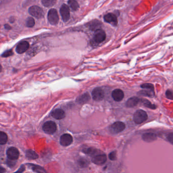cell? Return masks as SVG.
<instances>
[{"instance_id":"6da1fadb","label":"cell","mask_w":173,"mask_h":173,"mask_svg":"<svg viewBox=\"0 0 173 173\" xmlns=\"http://www.w3.org/2000/svg\"><path fill=\"white\" fill-rule=\"evenodd\" d=\"M148 118L147 113L143 110H138L134 115V120L136 124H141Z\"/></svg>"},{"instance_id":"7a4b0ae2","label":"cell","mask_w":173,"mask_h":173,"mask_svg":"<svg viewBox=\"0 0 173 173\" xmlns=\"http://www.w3.org/2000/svg\"><path fill=\"white\" fill-rule=\"evenodd\" d=\"M48 22L51 25H56L59 22V16L56 9H51L49 10L47 14Z\"/></svg>"},{"instance_id":"3957f363","label":"cell","mask_w":173,"mask_h":173,"mask_svg":"<svg viewBox=\"0 0 173 173\" xmlns=\"http://www.w3.org/2000/svg\"><path fill=\"white\" fill-rule=\"evenodd\" d=\"M28 11L30 14L38 19L43 17L44 16L43 9L37 6H31L29 8Z\"/></svg>"},{"instance_id":"277c9868","label":"cell","mask_w":173,"mask_h":173,"mask_svg":"<svg viewBox=\"0 0 173 173\" xmlns=\"http://www.w3.org/2000/svg\"><path fill=\"white\" fill-rule=\"evenodd\" d=\"M42 129L44 132L47 134H52L56 130V125L55 122L52 121L47 122L43 125Z\"/></svg>"},{"instance_id":"5b68a950","label":"cell","mask_w":173,"mask_h":173,"mask_svg":"<svg viewBox=\"0 0 173 173\" xmlns=\"http://www.w3.org/2000/svg\"><path fill=\"white\" fill-rule=\"evenodd\" d=\"M106 38V34L103 30L102 29H97L95 31L93 40L96 43H101L103 41H105Z\"/></svg>"},{"instance_id":"8992f818","label":"cell","mask_w":173,"mask_h":173,"mask_svg":"<svg viewBox=\"0 0 173 173\" xmlns=\"http://www.w3.org/2000/svg\"><path fill=\"white\" fill-rule=\"evenodd\" d=\"M125 128V123L122 122H117L110 127V130L113 134H118L122 132Z\"/></svg>"},{"instance_id":"52a82bcc","label":"cell","mask_w":173,"mask_h":173,"mask_svg":"<svg viewBox=\"0 0 173 173\" xmlns=\"http://www.w3.org/2000/svg\"><path fill=\"white\" fill-rule=\"evenodd\" d=\"M60 14L64 22H67L70 18V9L66 4H63L60 8Z\"/></svg>"},{"instance_id":"ba28073f","label":"cell","mask_w":173,"mask_h":173,"mask_svg":"<svg viewBox=\"0 0 173 173\" xmlns=\"http://www.w3.org/2000/svg\"><path fill=\"white\" fill-rule=\"evenodd\" d=\"M6 154L8 159L15 161L18 159L20 156V152L18 149L15 147H10L7 150Z\"/></svg>"},{"instance_id":"9c48e42d","label":"cell","mask_w":173,"mask_h":173,"mask_svg":"<svg viewBox=\"0 0 173 173\" xmlns=\"http://www.w3.org/2000/svg\"><path fill=\"white\" fill-rule=\"evenodd\" d=\"M93 99L96 101H100L103 99L104 92L103 89L100 88H96L93 90L92 92Z\"/></svg>"},{"instance_id":"30bf717a","label":"cell","mask_w":173,"mask_h":173,"mask_svg":"<svg viewBox=\"0 0 173 173\" xmlns=\"http://www.w3.org/2000/svg\"><path fill=\"white\" fill-rule=\"evenodd\" d=\"M107 161V157L105 154H98L95 155L92 158V161L97 165H102L104 164Z\"/></svg>"},{"instance_id":"8fae6325","label":"cell","mask_w":173,"mask_h":173,"mask_svg":"<svg viewBox=\"0 0 173 173\" xmlns=\"http://www.w3.org/2000/svg\"><path fill=\"white\" fill-rule=\"evenodd\" d=\"M73 142V138L70 134H64L60 138V144L63 146H68Z\"/></svg>"},{"instance_id":"7c38bea8","label":"cell","mask_w":173,"mask_h":173,"mask_svg":"<svg viewBox=\"0 0 173 173\" xmlns=\"http://www.w3.org/2000/svg\"><path fill=\"white\" fill-rule=\"evenodd\" d=\"M105 22L110 23L113 25H116L118 23V20L116 15L113 13H108L104 17Z\"/></svg>"},{"instance_id":"4fadbf2b","label":"cell","mask_w":173,"mask_h":173,"mask_svg":"<svg viewBox=\"0 0 173 173\" xmlns=\"http://www.w3.org/2000/svg\"><path fill=\"white\" fill-rule=\"evenodd\" d=\"M29 43L27 41H22L16 46V51L17 54H22L27 51L29 48Z\"/></svg>"},{"instance_id":"5bb4252c","label":"cell","mask_w":173,"mask_h":173,"mask_svg":"<svg viewBox=\"0 0 173 173\" xmlns=\"http://www.w3.org/2000/svg\"><path fill=\"white\" fill-rule=\"evenodd\" d=\"M112 96L114 101L116 102H120L122 101L124 98V93L121 89H115L112 91Z\"/></svg>"},{"instance_id":"9a60e30c","label":"cell","mask_w":173,"mask_h":173,"mask_svg":"<svg viewBox=\"0 0 173 173\" xmlns=\"http://www.w3.org/2000/svg\"><path fill=\"white\" fill-rule=\"evenodd\" d=\"M51 116L56 119H62L65 117L66 114L62 109H57L53 111L51 113Z\"/></svg>"},{"instance_id":"2e32d148","label":"cell","mask_w":173,"mask_h":173,"mask_svg":"<svg viewBox=\"0 0 173 173\" xmlns=\"http://www.w3.org/2000/svg\"><path fill=\"white\" fill-rule=\"evenodd\" d=\"M140 99L136 96H134L130 98L127 100L126 102V106L128 108H132L137 105L139 103Z\"/></svg>"},{"instance_id":"e0dca14e","label":"cell","mask_w":173,"mask_h":173,"mask_svg":"<svg viewBox=\"0 0 173 173\" xmlns=\"http://www.w3.org/2000/svg\"><path fill=\"white\" fill-rule=\"evenodd\" d=\"M142 139L147 142H151L157 139V136L153 133H146L143 135Z\"/></svg>"},{"instance_id":"ac0fdd59","label":"cell","mask_w":173,"mask_h":173,"mask_svg":"<svg viewBox=\"0 0 173 173\" xmlns=\"http://www.w3.org/2000/svg\"><path fill=\"white\" fill-rule=\"evenodd\" d=\"M137 94L141 96L153 97L154 96V90L152 89H144L139 91Z\"/></svg>"},{"instance_id":"d6986e66","label":"cell","mask_w":173,"mask_h":173,"mask_svg":"<svg viewBox=\"0 0 173 173\" xmlns=\"http://www.w3.org/2000/svg\"><path fill=\"white\" fill-rule=\"evenodd\" d=\"M25 156L27 159H36L38 158V155L36 152L34 150L29 149L27 150L25 153Z\"/></svg>"},{"instance_id":"ffe728a7","label":"cell","mask_w":173,"mask_h":173,"mask_svg":"<svg viewBox=\"0 0 173 173\" xmlns=\"http://www.w3.org/2000/svg\"><path fill=\"white\" fill-rule=\"evenodd\" d=\"M90 100V96L88 93H85L77 98V102L79 104L85 103Z\"/></svg>"},{"instance_id":"44dd1931","label":"cell","mask_w":173,"mask_h":173,"mask_svg":"<svg viewBox=\"0 0 173 173\" xmlns=\"http://www.w3.org/2000/svg\"><path fill=\"white\" fill-rule=\"evenodd\" d=\"M68 4L70 8L74 11L77 10L79 7L78 3L76 0H68Z\"/></svg>"},{"instance_id":"7402d4cb","label":"cell","mask_w":173,"mask_h":173,"mask_svg":"<svg viewBox=\"0 0 173 173\" xmlns=\"http://www.w3.org/2000/svg\"><path fill=\"white\" fill-rule=\"evenodd\" d=\"M41 2L45 7H50L55 4L56 0H42Z\"/></svg>"},{"instance_id":"603a6c76","label":"cell","mask_w":173,"mask_h":173,"mask_svg":"<svg viewBox=\"0 0 173 173\" xmlns=\"http://www.w3.org/2000/svg\"><path fill=\"white\" fill-rule=\"evenodd\" d=\"M31 167L33 171L37 173H45L46 172V171L45 170L44 168L41 167L40 166H38V165H35V164H31Z\"/></svg>"},{"instance_id":"cb8c5ba5","label":"cell","mask_w":173,"mask_h":173,"mask_svg":"<svg viewBox=\"0 0 173 173\" xmlns=\"http://www.w3.org/2000/svg\"><path fill=\"white\" fill-rule=\"evenodd\" d=\"M141 101L143 103L145 107L149 108L150 109H155L156 108V106L155 105L151 103V102L150 101H149L148 100H146V99H142Z\"/></svg>"},{"instance_id":"d4e9b609","label":"cell","mask_w":173,"mask_h":173,"mask_svg":"<svg viewBox=\"0 0 173 173\" xmlns=\"http://www.w3.org/2000/svg\"><path fill=\"white\" fill-rule=\"evenodd\" d=\"M8 141L7 135L5 132H1L0 134V144L1 145L5 144Z\"/></svg>"},{"instance_id":"484cf974","label":"cell","mask_w":173,"mask_h":173,"mask_svg":"<svg viewBox=\"0 0 173 173\" xmlns=\"http://www.w3.org/2000/svg\"><path fill=\"white\" fill-rule=\"evenodd\" d=\"M35 24V20L32 17H29L25 20V25L28 28H32Z\"/></svg>"},{"instance_id":"4316f807","label":"cell","mask_w":173,"mask_h":173,"mask_svg":"<svg viewBox=\"0 0 173 173\" xmlns=\"http://www.w3.org/2000/svg\"><path fill=\"white\" fill-rule=\"evenodd\" d=\"M141 88L143 89H152V90H154V86L153 84L151 83H145V84L141 85Z\"/></svg>"},{"instance_id":"83f0119b","label":"cell","mask_w":173,"mask_h":173,"mask_svg":"<svg viewBox=\"0 0 173 173\" xmlns=\"http://www.w3.org/2000/svg\"><path fill=\"white\" fill-rule=\"evenodd\" d=\"M78 164L81 167H86V166H88V162L85 159H80L78 161Z\"/></svg>"},{"instance_id":"f1b7e54d","label":"cell","mask_w":173,"mask_h":173,"mask_svg":"<svg viewBox=\"0 0 173 173\" xmlns=\"http://www.w3.org/2000/svg\"><path fill=\"white\" fill-rule=\"evenodd\" d=\"M13 54V53L11 49H10V50H7V51L3 52V54H2V56L3 57H9V56L12 55Z\"/></svg>"},{"instance_id":"f546056e","label":"cell","mask_w":173,"mask_h":173,"mask_svg":"<svg viewBox=\"0 0 173 173\" xmlns=\"http://www.w3.org/2000/svg\"><path fill=\"white\" fill-rule=\"evenodd\" d=\"M166 96L170 100H173V93L170 90H167L166 93Z\"/></svg>"},{"instance_id":"4dcf8cb0","label":"cell","mask_w":173,"mask_h":173,"mask_svg":"<svg viewBox=\"0 0 173 173\" xmlns=\"http://www.w3.org/2000/svg\"><path fill=\"white\" fill-rule=\"evenodd\" d=\"M109 158L111 161H115L116 159V153L115 151H113L109 154Z\"/></svg>"},{"instance_id":"1f68e13d","label":"cell","mask_w":173,"mask_h":173,"mask_svg":"<svg viewBox=\"0 0 173 173\" xmlns=\"http://www.w3.org/2000/svg\"><path fill=\"white\" fill-rule=\"evenodd\" d=\"M7 164L10 166H14L15 164V162H14V160H11L9 159V161H7Z\"/></svg>"},{"instance_id":"d6a6232c","label":"cell","mask_w":173,"mask_h":173,"mask_svg":"<svg viewBox=\"0 0 173 173\" xmlns=\"http://www.w3.org/2000/svg\"><path fill=\"white\" fill-rule=\"evenodd\" d=\"M25 167L23 166H22L20 168V169H18V171H17V172H22L24 171V170H25Z\"/></svg>"},{"instance_id":"836d02e7","label":"cell","mask_w":173,"mask_h":173,"mask_svg":"<svg viewBox=\"0 0 173 173\" xmlns=\"http://www.w3.org/2000/svg\"><path fill=\"white\" fill-rule=\"evenodd\" d=\"M4 27H5V28L6 29H7V30H10L11 29V27L10 25H8L7 24L4 25Z\"/></svg>"},{"instance_id":"e575fe53","label":"cell","mask_w":173,"mask_h":173,"mask_svg":"<svg viewBox=\"0 0 173 173\" xmlns=\"http://www.w3.org/2000/svg\"><path fill=\"white\" fill-rule=\"evenodd\" d=\"M5 171V169L4 168H1V173H4V172Z\"/></svg>"}]
</instances>
